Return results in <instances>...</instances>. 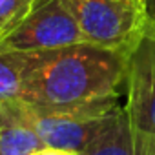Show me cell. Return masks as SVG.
<instances>
[{
	"label": "cell",
	"instance_id": "obj_1",
	"mask_svg": "<svg viewBox=\"0 0 155 155\" xmlns=\"http://www.w3.org/2000/svg\"><path fill=\"white\" fill-rule=\"evenodd\" d=\"M128 57L86 42L35 51L20 101L33 106H79L117 99L126 82Z\"/></svg>",
	"mask_w": 155,
	"mask_h": 155
},
{
	"label": "cell",
	"instance_id": "obj_2",
	"mask_svg": "<svg viewBox=\"0 0 155 155\" xmlns=\"http://www.w3.org/2000/svg\"><path fill=\"white\" fill-rule=\"evenodd\" d=\"M122 106L117 99L79 106H33L22 102V113L48 148L84 153L111 124Z\"/></svg>",
	"mask_w": 155,
	"mask_h": 155
},
{
	"label": "cell",
	"instance_id": "obj_3",
	"mask_svg": "<svg viewBox=\"0 0 155 155\" xmlns=\"http://www.w3.org/2000/svg\"><path fill=\"white\" fill-rule=\"evenodd\" d=\"M88 44L130 55L144 38L146 0H69Z\"/></svg>",
	"mask_w": 155,
	"mask_h": 155
},
{
	"label": "cell",
	"instance_id": "obj_4",
	"mask_svg": "<svg viewBox=\"0 0 155 155\" xmlns=\"http://www.w3.org/2000/svg\"><path fill=\"white\" fill-rule=\"evenodd\" d=\"M124 88L133 155H155V40L144 37L130 53Z\"/></svg>",
	"mask_w": 155,
	"mask_h": 155
},
{
	"label": "cell",
	"instance_id": "obj_5",
	"mask_svg": "<svg viewBox=\"0 0 155 155\" xmlns=\"http://www.w3.org/2000/svg\"><path fill=\"white\" fill-rule=\"evenodd\" d=\"M84 42L69 0H38L33 9L0 38V53L49 51Z\"/></svg>",
	"mask_w": 155,
	"mask_h": 155
},
{
	"label": "cell",
	"instance_id": "obj_6",
	"mask_svg": "<svg viewBox=\"0 0 155 155\" xmlns=\"http://www.w3.org/2000/svg\"><path fill=\"white\" fill-rule=\"evenodd\" d=\"M48 148L22 113V101L0 102V155H33Z\"/></svg>",
	"mask_w": 155,
	"mask_h": 155
},
{
	"label": "cell",
	"instance_id": "obj_7",
	"mask_svg": "<svg viewBox=\"0 0 155 155\" xmlns=\"http://www.w3.org/2000/svg\"><path fill=\"white\" fill-rule=\"evenodd\" d=\"M33 58L35 51L0 53V102L22 97Z\"/></svg>",
	"mask_w": 155,
	"mask_h": 155
},
{
	"label": "cell",
	"instance_id": "obj_8",
	"mask_svg": "<svg viewBox=\"0 0 155 155\" xmlns=\"http://www.w3.org/2000/svg\"><path fill=\"white\" fill-rule=\"evenodd\" d=\"M81 155H133L130 124L122 110L111 120V124L102 131V135L90 144V148Z\"/></svg>",
	"mask_w": 155,
	"mask_h": 155
},
{
	"label": "cell",
	"instance_id": "obj_9",
	"mask_svg": "<svg viewBox=\"0 0 155 155\" xmlns=\"http://www.w3.org/2000/svg\"><path fill=\"white\" fill-rule=\"evenodd\" d=\"M38 0H0V38L6 37Z\"/></svg>",
	"mask_w": 155,
	"mask_h": 155
},
{
	"label": "cell",
	"instance_id": "obj_10",
	"mask_svg": "<svg viewBox=\"0 0 155 155\" xmlns=\"http://www.w3.org/2000/svg\"><path fill=\"white\" fill-rule=\"evenodd\" d=\"M144 37L155 40V0H146V18H144Z\"/></svg>",
	"mask_w": 155,
	"mask_h": 155
},
{
	"label": "cell",
	"instance_id": "obj_11",
	"mask_svg": "<svg viewBox=\"0 0 155 155\" xmlns=\"http://www.w3.org/2000/svg\"><path fill=\"white\" fill-rule=\"evenodd\" d=\"M33 155H79V153H75V151H68V150H57V148H44Z\"/></svg>",
	"mask_w": 155,
	"mask_h": 155
}]
</instances>
